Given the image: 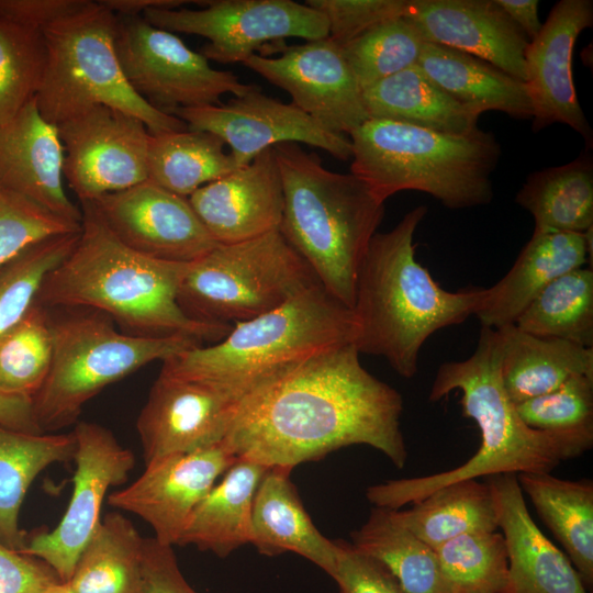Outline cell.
Listing matches in <instances>:
<instances>
[{
  "label": "cell",
  "instance_id": "cell-1",
  "mask_svg": "<svg viewBox=\"0 0 593 593\" xmlns=\"http://www.w3.org/2000/svg\"><path fill=\"white\" fill-rule=\"evenodd\" d=\"M359 355L355 344L334 347L261 384L238 403L223 443L237 459L268 468L293 469L353 445L404 468L402 395Z\"/></svg>",
  "mask_w": 593,
  "mask_h": 593
},
{
  "label": "cell",
  "instance_id": "cell-19",
  "mask_svg": "<svg viewBox=\"0 0 593 593\" xmlns=\"http://www.w3.org/2000/svg\"><path fill=\"white\" fill-rule=\"evenodd\" d=\"M237 460L224 443L160 458L126 488L108 495V503L145 521L154 538L178 545L198 504Z\"/></svg>",
  "mask_w": 593,
  "mask_h": 593
},
{
  "label": "cell",
  "instance_id": "cell-50",
  "mask_svg": "<svg viewBox=\"0 0 593 593\" xmlns=\"http://www.w3.org/2000/svg\"><path fill=\"white\" fill-rule=\"evenodd\" d=\"M85 0H0V15L43 30L79 9Z\"/></svg>",
  "mask_w": 593,
  "mask_h": 593
},
{
  "label": "cell",
  "instance_id": "cell-25",
  "mask_svg": "<svg viewBox=\"0 0 593 593\" xmlns=\"http://www.w3.org/2000/svg\"><path fill=\"white\" fill-rule=\"evenodd\" d=\"M592 233L534 232L512 268L485 288L475 312L482 327L499 329L515 324L529 303L555 279L582 267H592Z\"/></svg>",
  "mask_w": 593,
  "mask_h": 593
},
{
  "label": "cell",
  "instance_id": "cell-6",
  "mask_svg": "<svg viewBox=\"0 0 593 593\" xmlns=\"http://www.w3.org/2000/svg\"><path fill=\"white\" fill-rule=\"evenodd\" d=\"M357 331L353 311L318 282L267 313L235 323L213 345L164 360L160 370L213 384L242 401L293 366L354 344Z\"/></svg>",
  "mask_w": 593,
  "mask_h": 593
},
{
  "label": "cell",
  "instance_id": "cell-33",
  "mask_svg": "<svg viewBox=\"0 0 593 593\" xmlns=\"http://www.w3.org/2000/svg\"><path fill=\"white\" fill-rule=\"evenodd\" d=\"M515 201L534 219V232L585 233L593 228V158L589 149L572 161L529 174Z\"/></svg>",
  "mask_w": 593,
  "mask_h": 593
},
{
  "label": "cell",
  "instance_id": "cell-12",
  "mask_svg": "<svg viewBox=\"0 0 593 593\" xmlns=\"http://www.w3.org/2000/svg\"><path fill=\"white\" fill-rule=\"evenodd\" d=\"M202 5L198 10L150 8L142 15L156 27L206 38L200 53L221 64L243 63L267 44L287 37L307 42L328 36L325 15L305 2L209 0Z\"/></svg>",
  "mask_w": 593,
  "mask_h": 593
},
{
  "label": "cell",
  "instance_id": "cell-28",
  "mask_svg": "<svg viewBox=\"0 0 593 593\" xmlns=\"http://www.w3.org/2000/svg\"><path fill=\"white\" fill-rule=\"evenodd\" d=\"M496 331L502 381L515 405L551 392L574 376L593 377V348L538 337L515 324Z\"/></svg>",
  "mask_w": 593,
  "mask_h": 593
},
{
  "label": "cell",
  "instance_id": "cell-27",
  "mask_svg": "<svg viewBox=\"0 0 593 593\" xmlns=\"http://www.w3.org/2000/svg\"><path fill=\"white\" fill-rule=\"evenodd\" d=\"M416 66L451 98L480 114L499 111L532 120L525 82L481 58L426 42Z\"/></svg>",
  "mask_w": 593,
  "mask_h": 593
},
{
  "label": "cell",
  "instance_id": "cell-4",
  "mask_svg": "<svg viewBox=\"0 0 593 593\" xmlns=\"http://www.w3.org/2000/svg\"><path fill=\"white\" fill-rule=\"evenodd\" d=\"M454 391L461 392L462 415L471 418L480 430L481 444L475 454L445 472L369 486L366 496L373 506L401 510L460 480L551 472L561 461L574 458L562 438L527 426L518 415L503 385L496 329L481 327L475 350L469 358L438 367L429 401L437 402Z\"/></svg>",
  "mask_w": 593,
  "mask_h": 593
},
{
  "label": "cell",
  "instance_id": "cell-26",
  "mask_svg": "<svg viewBox=\"0 0 593 593\" xmlns=\"http://www.w3.org/2000/svg\"><path fill=\"white\" fill-rule=\"evenodd\" d=\"M292 470L270 467L261 477L253 501L250 545L268 557L296 553L332 577L339 540L326 538L316 528L290 479Z\"/></svg>",
  "mask_w": 593,
  "mask_h": 593
},
{
  "label": "cell",
  "instance_id": "cell-45",
  "mask_svg": "<svg viewBox=\"0 0 593 593\" xmlns=\"http://www.w3.org/2000/svg\"><path fill=\"white\" fill-rule=\"evenodd\" d=\"M80 231L81 223L66 220L0 184V268L40 240Z\"/></svg>",
  "mask_w": 593,
  "mask_h": 593
},
{
  "label": "cell",
  "instance_id": "cell-48",
  "mask_svg": "<svg viewBox=\"0 0 593 593\" xmlns=\"http://www.w3.org/2000/svg\"><path fill=\"white\" fill-rule=\"evenodd\" d=\"M57 581L42 560L0 544V593H47Z\"/></svg>",
  "mask_w": 593,
  "mask_h": 593
},
{
  "label": "cell",
  "instance_id": "cell-53",
  "mask_svg": "<svg viewBox=\"0 0 593 593\" xmlns=\"http://www.w3.org/2000/svg\"><path fill=\"white\" fill-rule=\"evenodd\" d=\"M105 7L118 15H142V13L150 8H167L176 9L184 3L194 1L184 0H102Z\"/></svg>",
  "mask_w": 593,
  "mask_h": 593
},
{
  "label": "cell",
  "instance_id": "cell-16",
  "mask_svg": "<svg viewBox=\"0 0 593 593\" xmlns=\"http://www.w3.org/2000/svg\"><path fill=\"white\" fill-rule=\"evenodd\" d=\"M188 128L211 132L231 147L237 168L282 143L318 147L337 159L351 158L349 136L323 128L293 103L266 96L255 86L226 103L178 109L171 113Z\"/></svg>",
  "mask_w": 593,
  "mask_h": 593
},
{
  "label": "cell",
  "instance_id": "cell-24",
  "mask_svg": "<svg viewBox=\"0 0 593 593\" xmlns=\"http://www.w3.org/2000/svg\"><path fill=\"white\" fill-rule=\"evenodd\" d=\"M506 546V593H589L575 568L536 525L516 474L488 477Z\"/></svg>",
  "mask_w": 593,
  "mask_h": 593
},
{
  "label": "cell",
  "instance_id": "cell-34",
  "mask_svg": "<svg viewBox=\"0 0 593 593\" xmlns=\"http://www.w3.org/2000/svg\"><path fill=\"white\" fill-rule=\"evenodd\" d=\"M392 511L402 525L434 549L462 535L499 528L494 494L488 482L477 479L449 483L407 510Z\"/></svg>",
  "mask_w": 593,
  "mask_h": 593
},
{
  "label": "cell",
  "instance_id": "cell-46",
  "mask_svg": "<svg viewBox=\"0 0 593 593\" xmlns=\"http://www.w3.org/2000/svg\"><path fill=\"white\" fill-rule=\"evenodd\" d=\"M306 4L323 13L328 37L340 46L368 30L404 16L406 0H307Z\"/></svg>",
  "mask_w": 593,
  "mask_h": 593
},
{
  "label": "cell",
  "instance_id": "cell-13",
  "mask_svg": "<svg viewBox=\"0 0 593 593\" xmlns=\"http://www.w3.org/2000/svg\"><path fill=\"white\" fill-rule=\"evenodd\" d=\"M72 433L76 468L66 511L52 530L27 535L21 550L45 562L61 582L70 579L79 555L99 527L109 490L123 484L135 466L132 450L109 428L81 421Z\"/></svg>",
  "mask_w": 593,
  "mask_h": 593
},
{
  "label": "cell",
  "instance_id": "cell-17",
  "mask_svg": "<svg viewBox=\"0 0 593 593\" xmlns=\"http://www.w3.org/2000/svg\"><path fill=\"white\" fill-rule=\"evenodd\" d=\"M87 203L119 240L154 259L189 264L217 245L187 197L149 180Z\"/></svg>",
  "mask_w": 593,
  "mask_h": 593
},
{
  "label": "cell",
  "instance_id": "cell-23",
  "mask_svg": "<svg viewBox=\"0 0 593 593\" xmlns=\"http://www.w3.org/2000/svg\"><path fill=\"white\" fill-rule=\"evenodd\" d=\"M64 148L56 125L41 114L35 98L0 124V184L51 212L81 223V210L63 184Z\"/></svg>",
  "mask_w": 593,
  "mask_h": 593
},
{
  "label": "cell",
  "instance_id": "cell-35",
  "mask_svg": "<svg viewBox=\"0 0 593 593\" xmlns=\"http://www.w3.org/2000/svg\"><path fill=\"white\" fill-rule=\"evenodd\" d=\"M144 545L131 519L105 514L67 584L75 593H143Z\"/></svg>",
  "mask_w": 593,
  "mask_h": 593
},
{
  "label": "cell",
  "instance_id": "cell-2",
  "mask_svg": "<svg viewBox=\"0 0 593 593\" xmlns=\"http://www.w3.org/2000/svg\"><path fill=\"white\" fill-rule=\"evenodd\" d=\"M81 231L67 257L44 279L36 301L47 309H87L122 332L144 337L221 340L232 328L188 316L178 290L189 264L144 256L119 240L87 202Z\"/></svg>",
  "mask_w": 593,
  "mask_h": 593
},
{
  "label": "cell",
  "instance_id": "cell-38",
  "mask_svg": "<svg viewBox=\"0 0 593 593\" xmlns=\"http://www.w3.org/2000/svg\"><path fill=\"white\" fill-rule=\"evenodd\" d=\"M515 325L544 338L593 348V270L573 269L550 282L523 311Z\"/></svg>",
  "mask_w": 593,
  "mask_h": 593
},
{
  "label": "cell",
  "instance_id": "cell-43",
  "mask_svg": "<svg viewBox=\"0 0 593 593\" xmlns=\"http://www.w3.org/2000/svg\"><path fill=\"white\" fill-rule=\"evenodd\" d=\"M426 42L404 16L383 22L342 46L363 89L417 65Z\"/></svg>",
  "mask_w": 593,
  "mask_h": 593
},
{
  "label": "cell",
  "instance_id": "cell-32",
  "mask_svg": "<svg viewBox=\"0 0 593 593\" xmlns=\"http://www.w3.org/2000/svg\"><path fill=\"white\" fill-rule=\"evenodd\" d=\"M74 433H27L0 425V544L21 551L27 534L19 517L35 478L47 467L72 460Z\"/></svg>",
  "mask_w": 593,
  "mask_h": 593
},
{
  "label": "cell",
  "instance_id": "cell-42",
  "mask_svg": "<svg viewBox=\"0 0 593 593\" xmlns=\"http://www.w3.org/2000/svg\"><path fill=\"white\" fill-rule=\"evenodd\" d=\"M45 65L42 30L0 15V124L35 98Z\"/></svg>",
  "mask_w": 593,
  "mask_h": 593
},
{
  "label": "cell",
  "instance_id": "cell-15",
  "mask_svg": "<svg viewBox=\"0 0 593 593\" xmlns=\"http://www.w3.org/2000/svg\"><path fill=\"white\" fill-rule=\"evenodd\" d=\"M277 56L253 54L242 64L287 91L323 128L348 135L369 120L362 88L342 46L331 37L287 46Z\"/></svg>",
  "mask_w": 593,
  "mask_h": 593
},
{
  "label": "cell",
  "instance_id": "cell-8",
  "mask_svg": "<svg viewBox=\"0 0 593 593\" xmlns=\"http://www.w3.org/2000/svg\"><path fill=\"white\" fill-rule=\"evenodd\" d=\"M115 30L116 14L89 0L43 27L46 65L35 96L43 118L58 125L101 104L138 118L150 135L188 130L182 120L152 107L131 88L116 55Z\"/></svg>",
  "mask_w": 593,
  "mask_h": 593
},
{
  "label": "cell",
  "instance_id": "cell-44",
  "mask_svg": "<svg viewBox=\"0 0 593 593\" xmlns=\"http://www.w3.org/2000/svg\"><path fill=\"white\" fill-rule=\"evenodd\" d=\"M80 232L40 240L0 268V335L36 301L46 276L76 245Z\"/></svg>",
  "mask_w": 593,
  "mask_h": 593
},
{
  "label": "cell",
  "instance_id": "cell-11",
  "mask_svg": "<svg viewBox=\"0 0 593 593\" xmlns=\"http://www.w3.org/2000/svg\"><path fill=\"white\" fill-rule=\"evenodd\" d=\"M115 51L131 88L167 114L220 104L224 94L239 97L255 87L232 71L213 68L200 52L143 15L116 14Z\"/></svg>",
  "mask_w": 593,
  "mask_h": 593
},
{
  "label": "cell",
  "instance_id": "cell-29",
  "mask_svg": "<svg viewBox=\"0 0 593 593\" xmlns=\"http://www.w3.org/2000/svg\"><path fill=\"white\" fill-rule=\"evenodd\" d=\"M268 467L237 459L191 514L179 546L225 558L251 540L253 501Z\"/></svg>",
  "mask_w": 593,
  "mask_h": 593
},
{
  "label": "cell",
  "instance_id": "cell-7",
  "mask_svg": "<svg viewBox=\"0 0 593 593\" xmlns=\"http://www.w3.org/2000/svg\"><path fill=\"white\" fill-rule=\"evenodd\" d=\"M350 170L381 203L401 191L425 192L448 209L489 204L501 145L491 132L449 134L369 119L349 134Z\"/></svg>",
  "mask_w": 593,
  "mask_h": 593
},
{
  "label": "cell",
  "instance_id": "cell-21",
  "mask_svg": "<svg viewBox=\"0 0 593 593\" xmlns=\"http://www.w3.org/2000/svg\"><path fill=\"white\" fill-rule=\"evenodd\" d=\"M404 18L425 42L481 58L525 82L529 41L494 0H406Z\"/></svg>",
  "mask_w": 593,
  "mask_h": 593
},
{
  "label": "cell",
  "instance_id": "cell-36",
  "mask_svg": "<svg viewBox=\"0 0 593 593\" xmlns=\"http://www.w3.org/2000/svg\"><path fill=\"white\" fill-rule=\"evenodd\" d=\"M350 544L380 562L405 593H451L434 548L402 525L392 510L373 506Z\"/></svg>",
  "mask_w": 593,
  "mask_h": 593
},
{
  "label": "cell",
  "instance_id": "cell-18",
  "mask_svg": "<svg viewBox=\"0 0 593 593\" xmlns=\"http://www.w3.org/2000/svg\"><path fill=\"white\" fill-rule=\"evenodd\" d=\"M239 402L219 387L160 370L136 421L145 466L223 443Z\"/></svg>",
  "mask_w": 593,
  "mask_h": 593
},
{
  "label": "cell",
  "instance_id": "cell-3",
  "mask_svg": "<svg viewBox=\"0 0 593 593\" xmlns=\"http://www.w3.org/2000/svg\"><path fill=\"white\" fill-rule=\"evenodd\" d=\"M426 214L427 208L418 205L389 232L373 235L358 270L351 309L359 354L384 358L406 379L416 374L425 342L474 315L485 291H447L417 261L414 234Z\"/></svg>",
  "mask_w": 593,
  "mask_h": 593
},
{
  "label": "cell",
  "instance_id": "cell-9",
  "mask_svg": "<svg viewBox=\"0 0 593 593\" xmlns=\"http://www.w3.org/2000/svg\"><path fill=\"white\" fill-rule=\"evenodd\" d=\"M59 310L64 311L59 316L51 314L49 371L32 398L34 419L42 433L76 424L89 400L147 363L202 345L184 336L144 337L120 332L109 316L92 310Z\"/></svg>",
  "mask_w": 593,
  "mask_h": 593
},
{
  "label": "cell",
  "instance_id": "cell-31",
  "mask_svg": "<svg viewBox=\"0 0 593 593\" xmlns=\"http://www.w3.org/2000/svg\"><path fill=\"white\" fill-rule=\"evenodd\" d=\"M516 478L588 591H592L593 481L560 479L550 472L518 473Z\"/></svg>",
  "mask_w": 593,
  "mask_h": 593
},
{
  "label": "cell",
  "instance_id": "cell-20",
  "mask_svg": "<svg viewBox=\"0 0 593 593\" xmlns=\"http://www.w3.org/2000/svg\"><path fill=\"white\" fill-rule=\"evenodd\" d=\"M592 25L591 0H560L525 53L533 131L566 124L584 138L586 149L592 147L593 132L577 97L572 55L579 35Z\"/></svg>",
  "mask_w": 593,
  "mask_h": 593
},
{
  "label": "cell",
  "instance_id": "cell-41",
  "mask_svg": "<svg viewBox=\"0 0 593 593\" xmlns=\"http://www.w3.org/2000/svg\"><path fill=\"white\" fill-rule=\"evenodd\" d=\"M435 551L451 593H506L508 561L501 533L462 535Z\"/></svg>",
  "mask_w": 593,
  "mask_h": 593
},
{
  "label": "cell",
  "instance_id": "cell-22",
  "mask_svg": "<svg viewBox=\"0 0 593 593\" xmlns=\"http://www.w3.org/2000/svg\"><path fill=\"white\" fill-rule=\"evenodd\" d=\"M188 199L217 244L279 230L283 189L275 148L265 149L248 165L199 188Z\"/></svg>",
  "mask_w": 593,
  "mask_h": 593
},
{
  "label": "cell",
  "instance_id": "cell-39",
  "mask_svg": "<svg viewBox=\"0 0 593 593\" xmlns=\"http://www.w3.org/2000/svg\"><path fill=\"white\" fill-rule=\"evenodd\" d=\"M52 353L51 313L35 301L0 335V394L32 399L47 377Z\"/></svg>",
  "mask_w": 593,
  "mask_h": 593
},
{
  "label": "cell",
  "instance_id": "cell-5",
  "mask_svg": "<svg viewBox=\"0 0 593 593\" xmlns=\"http://www.w3.org/2000/svg\"><path fill=\"white\" fill-rule=\"evenodd\" d=\"M273 148L283 189L279 231L322 287L351 310L358 270L384 203L353 174L325 168L296 143Z\"/></svg>",
  "mask_w": 593,
  "mask_h": 593
},
{
  "label": "cell",
  "instance_id": "cell-30",
  "mask_svg": "<svg viewBox=\"0 0 593 593\" xmlns=\"http://www.w3.org/2000/svg\"><path fill=\"white\" fill-rule=\"evenodd\" d=\"M369 119L389 120L449 134H469L481 115L462 105L416 65L362 90Z\"/></svg>",
  "mask_w": 593,
  "mask_h": 593
},
{
  "label": "cell",
  "instance_id": "cell-47",
  "mask_svg": "<svg viewBox=\"0 0 593 593\" xmlns=\"http://www.w3.org/2000/svg\"><path fill=\"white\" fill-rule=\"evenodd\" d=\"M340 555L331 577L339 593H405L394 577L377 560L339 540Z\"/></svg>",
  "mask_w": 593,
  "mask_h": 593
},
{
  "label": "cell",
  "instance_id": "cell-14",
  "mask_svg": "<svg viewBox=\"0 0 593 593\" xmlns=\"http://www.w3.org/2000/svg\"><path fill=\"white\" fill-rule=\"evenodd\" d=\"M56 127L63 174L80 203L148 180L150 134L138 118L99 104Z\"/></svg>",
  "mask_w": 593,
  "mask_h": 593
},
{
  "label": "cell",
  "instance_id": "cell-52",
  "mask_svg": "<svg viewBox=\"0 0 593 593\" xmlns=\"http://www.w3.org/2000/svg\"><path fill=\"white\" fill-rule=\"evenodd\" d=\"M30 402L22 396L0 394V425L23 429L30 422Z\"/></svg>",
  "mask_w": 593,
  "mask_h": 593
},
{
  "label": "cell",
  "instance_id": "cell-49",
  "mask_svg": "<svg viewBox=\"0 0 593 593\" xmlns=\"http://www.w3.org/2000/svg\"><path fill=\"white\" fill-rule=\"evenodd\" d=\"M143 593H198L187 581L172 546L145 538Z\"/></svg>",
  "mask_w": 593,
  "mask_h": 593
},
{
  "label": "cell",
  "instance_id": "cell-51",
  "mask_svg": "<svg viewBox=\"0 0 593 593\" xmlns=\"http://www.w3.org/2000/svg\"><path fill=\"white\" fill-rule=\"evenodd\" d=\"M528 41L537 36L542 23L539 20L537 0H494Z\"/></svg>",
  "mask_w": 593,
  "mask_h": 593
},
{
  "label": "cell",
  "instance_id": "cell-10",
  "mask_svg": "<svg viewBox=\"0 0 593 593\" xmlns=\"http://www.w3.org/2000/svg\"><path fill=\"white\" fill-rule=\"evenodd\" d=\"M315 283L313 271L277 230L217 244L190 262L178 302L193 320L230 325L267 313Z\"/></svg>",
  "mask_w": 593,
  "mask_h": 593
},
{
  "label": "cell",
  "instance_id": "cell-54",
  "mask_svg": "<svg viewBox=\"0 0 593 593\" xmlns=\"http://www.w3.org/2000/svg\"><path fill=\"white\" fill-rule=\"evenodd\" d=\"M47 593H75L67 582L57 581L54 583Z\"/></svg>",
  "mask_w": 593,
  "mask_h": 593
},
{
  "label": "cell",
  "instance_id": "cell-40",
  "mask_svg": "<svg viewBox=\"0 0 593 593\" xmlns=\"http://www.w3.org/2000/svg\"><path fill=\"white\" fill-rule=\"evenodd\" d=\"M524 423L555 434L580 457L593 446V377L574 376L558 389L516 404Z\"/></svg>",
  "mask_w": 593,
  "mask_h": 593
},
{
  "label": "cell",
  "instance_id": "cell-37",
  "mask_svg": "<svg viewBox=\"0 0 593 593\" xmlns=\"http://www.w3.org/2000/svg\"><path fill=\"white\" fill-rule=\"evenodd\" d=\"M224 146L221 137L206 131L188 128L150 135L148 180L189 198L199 188L237 169Z\"/></svg>",
  "mask_w": 593,
  "mask_h": 593
}]
</instances>
